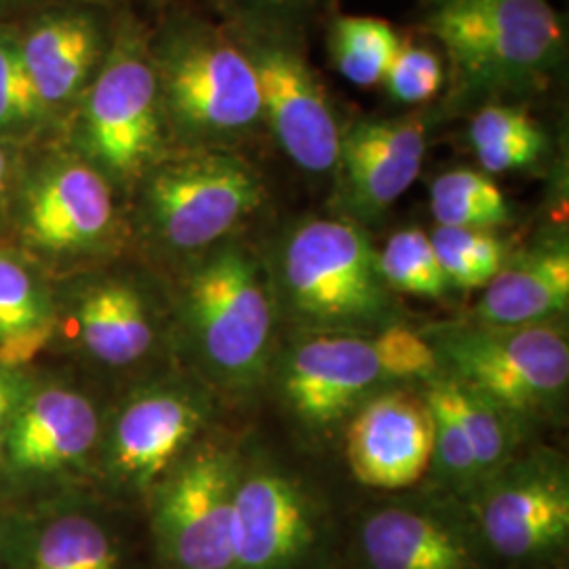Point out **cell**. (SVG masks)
I'll list each match as a JSON object with an SVG mask.
<instances>
[{"label":"cell","instance_id":"obj_7","mask_svg":"<svg viewBox=\"0 0 569 569\" xmlns=\"http://www.w3.org/2000/svg\"><path fill=\"white\" fill-rule=\"evenodd\" d=\"M183 323L204 366L232 385L264 369L272 305L256 262L239 247L204 258L183 284Z\"/></svg>","mask_w":569,"mask_h":569},{"label":"cell","instance_id":"obj_22","mask_svg":"<svg viewBox=\"0 0 569 569\" xmlns=\"http://www.w3.org/2000/svg\"><path fill=\"white\" fill-rule=\"evenodd\" d=\"M477 317L483 326H542L569 306V251L566 243L536 247L505 262L483 287Z\"/></svg>","mask_w":569,"mask_h":569},{"label":"cell","instance_id":"obj_23","mask_svg":"<svg viewBox=\"0 0 569 569\" xmlns=\"http://www.w3.org/2000/svg\"><path fill=\"white\" fill-rule=\"evenodd\" d=\"M58 291L18 247L0 244V363L30 369L56 340Z\"/></svg>","mask_w":569,"mask_h":569},{"label":"cell","instance_id":"obj_11","mask_svg":"<svg viewBox=\"0 0 569 569\" xmlns=\"http://www.w3.org/2000/svg\"><path fill=\"white\" fill-rule=\"evenodd\" d=\"M241 470L220 446L190 448L150 489V526L167 569H234L232 502Z\"/></svg>","mask_w":569,"mask_h":569},{"label":"cell","instance_id":"obj_17","mask_svg":"<svg viewBox=\"0 0 569 569\" xmlns=\"http://www.w3.org/2000/svg\"><path fill=\"white\" fill-rule=\"evenodd\" d=\"M427 154V124L420 119L355 122L340 140L336 171L350 211L378 218L420 176Z\"/></svg>","mask_w":569,"mask_h":569},{"label":"cell","instance_id":"obj_26","mask_svg":"<svg viewBox=\"0 0 569 569\" xmlns=\"http://www.w3.org/2000/svg\"><path fill=\"white\" fill-rule=\"evenodd\" d=\"M403 39L385 20L345 16L336 20L329 37L331 60L346 81L357 87L382 84L388 66Z\"/></svg>","mask_w":569,"mask_h":569},{"label":"cell","instance_id":"obj_14","mask_svg":"<svg viewBox=\"0 0 569 569\" xmlns=\"http://www.w3.org/2000/svg\"><path fill=\"white\" fill-rule=\"evenodd\" d=\"M234 569H329L326 510L274 470L239 475L232 502Z\"/></svg>","mask_w":569,"mask_h":569},{"label":"cell","instance_id":"obj_13","mask_svg":"<svg viewBox=\"0 0 569 569\" xmlns=\"http://www.w3.org/2000/svg\"><path fill=\"white\" fill-rule=\"evenodd\" d=\"M204 425V403L178 382L138 388L102 428L93 467L127 493H150L192 448Z\"/></svg>","mask_w":569,"mask_h":569},{"label":"cell","instance_id":"obj_34","mask_svg":"<svg viewBox=\"0 0 569 569\" xmlns=\"http://www.w3.org/2000/svg\"><path fill=\"white\" fill-rule=\"evenodd\" d=\"M317 0H228L239 20L249 23L284 26L302 11H308Z\"/></svg>","mask_w":569,"mask_h":569},{"label":"cell","instance_id":"obj_10","mask_svg":"<svg viewBox=\"0 0 569 569\" xmlns=\"http://www.w3.org/2000/svg\"><path fill=\"white\" fill-rule=\"evenodd\" d=\"M232 34L253 68L262 122L284 154L315 176L336 171L342 129L291 32L284 26L241 21Z\"/></svg>","mask_w":569,"mask_h":569},{"label":"cell","instance_id":"obj_29","mask_svg":"<svg viewBox=\"0 0 569 569\" xmlns=\"http://www.w3.org/2000/svg\"><path fill=\"white\" fill-rule=\"evenodd\" d=\"M449 395L458 418L467 432L468 443L475 453V462L479 468L481 483L491 477L496 470L509 465L512 435H510V420L502 409L489 403L475 390L456 382L446 376ZM479 483V486H481Z\"/></svg>","mask_w":569,"mask_h":569},{"label":"cell","instance_id":"obj_6","mask_svg":"<svg viewBox=\"0 0 569 569\" xmlns=\"http://www.w3.org/2000/svg\"><path fill=\"white\" fill-rule=\"evenodd\" d=\"M142 213L159 243L194 253L220 243L264 201L253 167L230 152H190L146 171Z\"/></svg>","mask_w":569,"mask_h":569},{"label":"cell","instance_id":"obj_21","mask_svg":"<svg viewBox=\"0 0 569 569\" xmlns=\"http://www.w3.org/2000/svg\"><path fill=\"white\" fill-rule=\"evenodd\" d=\"M16 569H119L121 550L93 512L70 502H47L16 523Z\"/></svg>","mask_w":569,"mask_h":569},{"label":"cell","instance_id":"obj_32","mask_svg":"<svg viewBox=\"0 0 569 569\" xmlns=\"http://www.w3.org/2000/svg\"><path fill=\"white\" fill-rule=\"evenodd\" d=\"M388 98L397 103H425L446 84V66L441 56L427 44L401 42L395 60L385 74Z\"/></svg>","mask_w":569,"mask_h":569},{"label":"cell","instance_id":"obj_25","mask_svg":"<svg viewBox=\"0 0 569 569\" xmlns=\"http://www.w3.org/2000/svg\"><path fill=\"white\" fill-rule=\"evenodd\" d=\"M430 209L439 226L493 230L509 224L507 197L486 171L451 169L430 188Z\"/></svg>","mask_w":569,"mask_h":569},{"label":"cell","instance_id":"obj_27","mask_svg":"<svg viewBox=\"0 0 569 569\" xmlns=\"http://www.w3.org/2000/svg\"><path fill=\"white\" fill-rule=\"evenodd\" d=\"M449 284L481 289L507 262V249L491 230L437 226L430 234Z\"/></svg>","mask_w":569,"mask_h":569},{"label":"cell","instance_id":"obj_36","mask_svg":"<svg viewBox=\"0 0 569 569\" xmlns=\"http://www.w3.org/2000/svg\"><path fill=\"white\" fill-rule=\"evenodd\" d=\"M18 178H20L18 164L13 163L7 142L0 140V226L9 224Z\"/></svg>","mask_w":569,"mask_h":569},{"label":"cell","instance_id":"obj_20","mask_svg":"<svg viewBox=\"0 0 569 569\" xmlns=\"http://www.w3.org/2000/svg\"><path fill=\"white\" fill-rule=\"evenodd\" d=\"M18 39L28 77L51 117L81 98L103 60L100 21L79 9L49 13Z\"/></svg>","mask_w":569,"mask_h":569},{"label":"cell","instance_id":"obj_1","mask_svg":"<svg viewBox=\"0 0 569 569\" xmlns=\"http://www.w3.org/2000/svg\"><path fill=\"white\" fill-rule=\"evenodd\" d=\"M427 28L472 91H528L566 53V28L549 0H432Z\"/></svg>","mask_w":569,"mask_h":569},{"label":"cell","instance_id":"obj_19","mask_svg":"<svg viewBox=\"0 0 569 569\" xmlns=\"http://www.w3.org/2000/svg\"><path fill=\"white\" fill-rule=\"evenodd\" d=\"M91 361L121 369L136 366L152 350L157 327L140 287L127 279H96L58 293V326Z\"/></svg>","mask_w":569,"mask_h":569},{"label":"cell","instance_id":"obj_15","mask_svg":"<svg viewBox=\"0 0 569 569\" xmlns=\"http://www.w3.org/2000/svg\"><path fill=\"white\" fill-rule=\"evenodd\" d=\"M352 569H502L467 509L388 505L367 512L350 545Z\"/></svg>","mask_w":569,"mask_h":569},{"label":"cell","instance_id":"obj_33","mask_svg":"<svg viewBox=\"0 0 569 569\" xmlns=\"http://www.w3.org/2000/svg\"><path fill=\"white\" fill-rule=\"evenodd\" d=\"M373 352L380 361L385 378L409 380V378H435L439 371V357L435 346L425 336L403 326L382 329L371 340Z\"/></svg>","mask_w":569,"mask_h":569},{"label":"cell","instance_id":"obj_3","mask_svg":"<svg viewBox=\"0 0 569 569\" xmlns=\"http://www.w3.org/2000/svg\"><path fill=\"white\" fill-rule=\"evenodd\" d=\"M9 224L18 249L47 274L112 244L119 228L112 182L79 152H53L21 171Z\"/></svg>","mask_w":569,"mask_h":569},{"label":"cell","instance_id":"obj_4","mask_svg":"<svg viewBox=\"0 0 569 569\" xmlns=\"http://www.w3.org/2000/svg\"><path fill=\"white\" fill-rule=\"evenodd\" d=\"M430 345L439 363L448 366L449 378L509 418L540 416L568 390V338L549 323L451 327Z\"/></svg>","mask_w":569,"mask_h":569},{"label":"cell","instance_id":"obj_16","mask_svg":"<svg viewBox=\"0 0 569 569\" xmlns=\"http://www.w3.org/2000/svg\"><path fill=\"white\" fill-rule=\"evenodd\" d=\"M435 430L425 397L385 392L373 397L346 430V460L367 488L416 486L432 462Z\"/></svg>","mask_w":569,"mask_h":569},{"label":"cell","instance_id":"obj_28","mask_svg":"<svg viewBox=\"0 0 569 569\" xmlns=\"http://www.w3.org/2000/svg\"><path fill=\"white\" fill-rule=\"evenodd\" d=\"M380 274L387 287L418 298H441L448 293V277L439 264L430 234L406 228L388 239L378 253Z\"/></svg>","mask_w":569,"mask_h":569},{"label":"cell","instance_id":"obj_5","mask_svg":"<svg viewBox=\"0 0 569 569\" xmlns=\"http://www.w3.org/2000/svg\"><path fill=\"white\" fill-rule=\"evenodd\" d=\"M164 114L152 53L121 34L82 93L79 154L103 176L129 182L161 161Z\"/></svg>","mask_w":569,"mask_h":569},{"label":"cell","instance_id":"obj_12","mask_svg":"<svg viewBox=\"0 0 569 569\" xmlns=\"http://www.w3.org/2000/svg\"><path fill=\"white\" fill-rule=\"evenodd\" d=\"M102 428L82 388L30 376L0 453V488L30 493L72 481L93 467Z\"/></svg>","mask_w":569,"mask_h":569},{"label":"cell","instance_id":"obj_24","mask_svg":"<svg viewBox=\"0 0 569 569\" xmlns=\"http://www.w3.org/2000/svg\"><path fill=\"white\" fill-rule=\"evenodd\" d=\"M468 140L486 173H507L538 163L547 150V136L526 110L489 103L475 114Z\"/></svg>","mask_w":569,"mask_h":569},{"label":"cell","instance_id":"obj_18","mask_svg":"<svg viewBox=\"0 0 569 569\" xmlns=\"http://www.w3.org/2000/svg\"><path fill=\"white\" fill-rule=\"evenodd\" d=\"M385 378L373 346L355 333H323L293 350L284 367L289 406L308 422L327 427L342 418Z\"/></svg>","mask_w":569,"mask_h":569},{"label":"cell","instance_id":"obj_8","mask_svg":"<svg viewBox=\"0 0 569 569\" xmlns=\"http://www.w3.org/2000/svg\"><path fill=\"white\" fill-rule=\"evenodd\" d=\"M283 284L293 308L315 323L355 327L388 310L378 251L366 232L345 220H308L283 249Z\"/></svg>","mask_w":569,"mask_h":569},{"label":"cell","instance_id":"obj_35","mask_svg":"<svg viewBox=\"0 0 569 569\" xmlns=\"http://www.w3.org/2000/svg\"><path fill=\"white\" fill-rule=\"evenodd\" d=\"M32 371L0 363V453L4 448V439L11 427L13 413L18 409L21 395L28 387Z\"/></svg>","mask_w":569,"mask_h":569},{"label":"cell","instance_id":"obj_30","mask_svg":"<svg viewBox=\"0 0 569 569\" xmlns=\"http://www.w3.org/2000/svg\"><path fill=\"white\" fill-rule=\"evenodd\" d=\"M49 119L28 77L18 34L0 26V140L34 133Z\"/></svg>","mask_w":569,"mask_h":569},{"label":"cell","instance_id":"obj_2","mask_svg":"<svg viewBox=\"0 0 569 569\" xmlns=\"http://www.w3.org/2000/svg\"><path fill=\"white\" fill-rule=\"evenodd\" d=\"M150 53L164 122L186 140L228 142L262 124L258 81L232 32L188 21L167 30Z\"/></svg>","mask_w":569,"mask_h":569},{"label":"cell","instance_id":"obj_31","mask_svg":"<svg viewBox=\"0 0 569 569\" xmlns=\"http://www.w3.org/2000/svg\"><path fill=\"white\" fill-rule=\"evenodd\" d=\"M425 401L430 409L435 430L432 460L441 465L449 483H453L460 491L472 493L479 488L481 477L475 462V453L468 443L467 432L451 401L446 378H437L430 382Z\"/></svg>","mask_w":569,"mask_h":569},{"label":"cell","instance_id":"obj_9","mask_svg":"<svg viewBox=\"0 0 569 569\" xmlns=\"http://www.w3.org/2000/svg\"><path fill=\"white\" fill-rule=\"evenodd\" d=\"M467 512L502 569L550 568L568 550V475L547 453L496 470L472 491Z\"/></svg>","mask_w":569,"mask_h":569}]
</instances>
